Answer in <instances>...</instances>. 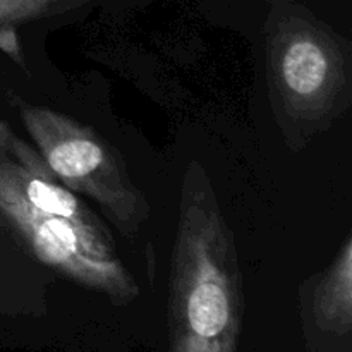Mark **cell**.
<instances>
[{
	"instance_id": "1",
	"label": "cell",
	"mask_w": 352,
	"mask_h": 352,
	"mask_svg": "<svg viewBox=\"0 0 352 352\" xmlns=\"http://www.w3.org/2000/svg\"><path fill=\"white\" fill-rule=\"evenodd\" d=\"M0 212L36 260L71 280L129 301L138 294L110 237L43 158L0 124Z\"/></svg>"
},
{
	"instance_id": "2",
	"label": "cell",
	"mask_w": 352,
	"mask_h": 352,
	"mask_svg": "<svg viewBox=\"0 0 352 352\" xmlns=\"http://www.w3.org/2000/svg\"><path fill=\"white\" fill-rule=\"evenodd\" d=\"M237 329L236 254L219 210L186 201L172 268L174 352H234Z\"/></svg>"
},
{
	"instance_id": "3",
	"label": "cell",
	"mask_w": 352,
	"mask_h": 352,
	"mask_svg": "<svg viewBox=\"0 0 352 352\" xmlns=\"http://www.w3.org/2000/svg\"><path fill=\"white\" fill-rule=\"evenodd\" d=\"M21 116L36 151L65 188L95 199L117 222L133 226L140 206L136 195L91 129L43 107H23Z\"/></svg>"
},
{
	"instance_id": "4",
	"label": "cell",
	"mask_w": 352,
	"mask_h": 352,
	"mask_svg": "<svg viewBox=\"0 0 352 352\" xmlns=\"http://www.w3.org/2000/svg\"><path fill=\"white\" fill-rule=\"evenodd\" d=\"M278 74L285 91L311 102L325 93L332 78V60L325 45L311 36H294L280 52Z\"/></svg>"
},
{
	"instance_id": "5",
	"label": "cell",
	"mask_w": 352,
	"mask_h": 352,
	"mask_svg": "<svg viewBox=\"0 0 352 352\" xmlns=\"http://www.w3.org/2000/svg\"><path fill=\"white\" fill-rule=\"evenodd\" d=\"M320 309L325 318L337 322L340 315L346 323H349L351 316V244L344 248L342 256L332 268L325 280V289L320 296Z\"/></svg>"
},
{
	"instance_id": "6",
	"label": "cell",
	"mask_w": 352,
	"mask_h": 352,
	"mask_svg": "<svg viewBox=\"0 0 352 352\" xmlns=\"http://www.w3.org/2000/svg\"><path fill=\"white\" fill-rule=\"evenodd\" d=\"M52 2L54 0H0V26L36 16Z\"/></svg>"
},
{
	"instance_id": "7",
	"label": "cell",
	"mask_w": 352,
	"mask_h": 352,
	"mask_svg": "<svg viewBox=\"0 0 352 352\" xmlns=\"http://www.w3.org/2000/svg\"><path fill=\"white\" fill-rule=\"evenodd\" d=\"M0 47H2L7 54L12 55L16 60H21V52H19V45H17L16 33H14L10 28H3V30H0Z\"/></svg>"
}]
</instances>
